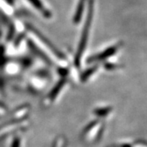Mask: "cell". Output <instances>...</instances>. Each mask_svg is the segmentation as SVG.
<instances>
[{
  "label": "cell",
  "mask_w": 147,
  "mask_h": 147,
  "mask_svg": "<svg viewBox=\"0 0 147 147\" xmlns=\"http://www.w3.org/2000/svg\"><path fill=\"white\" fill-rule=\"evenodd\" d=\"M29 32L30 39H32V41L35 43L36 47L41 49V51L46 55V56L50 58L52 62H56L58 65L65 64V62H62L63 60L62 57H60L59 54L54 51V48L52 46L48 45L47 41L42 38L40 34L34 30H32L31 29H29Z\"/></svg>",
  "instance_id": "6da1fadb"
},
{
  "label": "cell",
  "mask_w": 147,
  "mask_h": 147,
  "mask_svg": "<svg viewBox=\"0 0 147 147\" xmlns=\"http://www.w3.org/2000/svg\"><path fill=\"white\" fill-rule=\"evenodd\" d=\"M93 1L90 0L89 1V11H88V17H87V20H86V25L84 26V29H83V35H82V38L80 42V46L78 47V51L76 55V59H75V63L78 66L80 65V61L83 57V53L85 51L86 47L87 45V41L89 35V30H90V26L92 23V20L93 18Z\"/></svg>",
  "instance_id": "7a4b0ae2"
},
{
  "label": "cell",
  "mask_w": 147,
  "mask_h": 147,
  "mask_svg": "<svg viewBox=\"0 0 147 147\" xmlns=\"http://www.w3.org/2000/svg\"><path fill=\"white\" fill-rule=\"evenodd\" d=\"M29 1L31 2L36 9H38L41 13H42V14L45 17H50L51 16V12L45 8V5L41 3L40 0H29Z\"/></svg>",
  "instance_id": "3957f363"
},
{
  "label": "cell",
  "mask_w": 147,
  "mask_h": 147,
  "mask_svg": "<svg viewBox=\"0 0 147 147\" xmlns=\"http://www.w3.org/2000/svg\"><path fill=\"white\" fill-rule=\"evenodd\" d=\"M116 51V47H111V48L108 49L107 51H105V52L101 53L98 56H96V58L94 59V61H97V60H101L107 58L108 56H110V55H113V53H115Z\"/></svg>",
  "instance_id": "277c9868"
},
{
  "label": "cell",
  "mask_w": 147,
  "mask_h": 147,
  "mask_svg": "<svg viewBox=\"0 0 147 147\" xmlns=\"http://www.w3.org/2000/svg\"><path fill=\"white\" fill-rule=\"evenodd\" d=\"M83 5H84V0H80V2L79 3V5H78V8L77 10V12H76L75 15V21L78 22L81 18L82 12H83Z\"/></svg>",
  "instance_id": "5b68a950"
},
{
  "label": "cell",
  "mask_w": 147,
  "mask_h": 147,
  "mask_svg": "<svg viewBox=\"0 0 147 147\" xmlns=\"http://www.w3.org/2000/svg\"><path fill=\"white\" fill-rule=\"evenodd\" d=\"M4 113V110L2 108V107H0V114H2Z\"/></svg>",
  "instance_id": "8992f818"
}]
</instances>
